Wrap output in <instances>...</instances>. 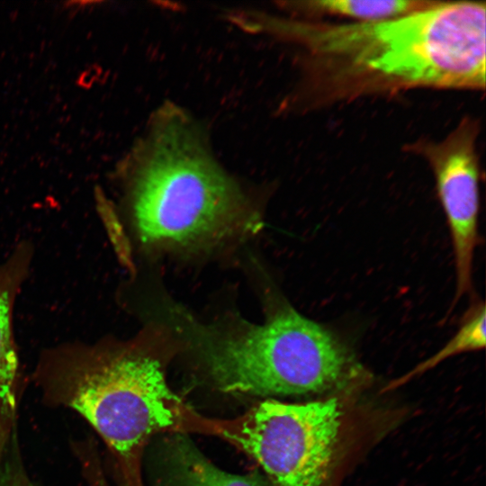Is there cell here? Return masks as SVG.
Instances as JSON below:
<instances>
[{"label":"cell","instance_id":"obj_1","mask_svg":"<svg viewBox=\"0 0 486 486\" xmlns=\"http://www.w3.org/2000/svg\"><path fill=\"white\" fill-rule=\"evenodd\" d=\"M140 241L158 249L216 245L256 230L258 216L195 125L161 111L120 166Z\"/></svg>","mask_w":486,"mask_h":486},{"label":"cell","instance_id":"obj_2","mask_svg":"<svg viewBox=\"0 0 486 486\" xmlns=\"http://www.w3.org/2000/svg\"><path fill=\"white\" fill-rule=\"evenodd\" d=\"M484 2H436L400 17L322 24L274 17L270 34L392 83L485 86Z\"/></svg>","mask_w":486,"mask_h":486},{"label":"cell","instance_id":"obj_3","mask_svg":"<svg viewBox=\"0 0 486 486\" xmlns=\"http://www.w3.org/2000/svg\"><path fill=\"white\" fill-rule=\"evenodd\" d=\"M199 367L220 392L252 396L323 392L358 371L335 332L284 306L263 325L204 324L183 308L170 318Z\"/></svg>","mask_w":486,"mask_h":486},{"label":"cell","instance_id":"obj_4","mask_svg":"<svg viewBox=\"0 0 486 486\" xmlns=\"http://www.w3.org/2000/svg\"><path fill=\"white\" fill-rule=\"evenodd\" d=\"M36 382L46 403L78 413L127 468L147 440L178 420L181 402L160 363L128 347L49 353Z\"/></svg>","mask_w":486,"mask_h":486},{"label":"cell","instance_id":"obj_5","mask_svg":"<svg viewBox=\"0 0 486 486\" xmlns=\"http://www.w3.org/2000/svg\"><path fill=\"white\" fill-rule=\"evenodd\" d=\"M337 399L291 404L266 400L224 435L261 465L277 486H321L338 442Z\"/></svg>","mask_w":486,"mask_h":486},{"label":"cell","instance_id":"obj_6","mask_svg":"<svg viewBox=\"0 0 486 486\" xmlns=\"http://www.w3.org/2000/svg\"><path fill=\"white\" fill-rule=\"evenodd\" d=\"M477 129L464 121L443 141L423 149L433 169L438 197L454 248L456 293L454 303L472 289V266L479 243V166Z\"/></svg>","mask_w":486,"mask_h":486},{"label":"cell","instance_id":"obj_7","mask_svg":"<svg viewBox=\"0 0 486 486\" xmlns=\"http://www.w3.org/2000/svg\"><path fill=\"white\" fill-rule=\"evenodd\" d=\"M158 446L162 486H277L257 472L240 475L220 469L183 434L165 437Z\"/></svg>","mask_w":486,"mask_h":486},{"label":"cell","instance_id":"obj_8","mask_svg":"<svg viewBox=\"0 0 486 486\" xmlns=\"http://www.w3.org/2000/svg\"><path fill=\"white\" fill-rule=\"evenodd\" d=\"M0 266V434L16 427L20 397L19 361L12 330L14 284L13 267Z\"/></svg>","mask_w":486,"mask_h":486},{"label":"cell","instance_id":"obj_9","mask_svg":"<svg viewBox=\"0 0 486 486\" xmlns=\"http://www.w3.org/2000/svg\"><path fill=\"white\" fill-rule=\"evenodd\" d=\"M435 3L418 0H317L290 2L285 6L296 12L337 14L359 22H377L418 12Z\"/></svg>","mask_w":486,"mask_h":486},{"label":"cell","instance_id":"obj_10","mask_svg":"<svg viewBox=\"0 0 486 486\" xmlns=\"http://www.w3.org/2000/svg\"><path fill=\"white\" fill-rule=\"evenodd\" d=\"M486 309L483 302L476 303L466 315L454 336L435 355L393 381L388 386L395 388L410 379L434 368L448 357L462 353L483 349L486 345Z\"/></svg>","mask_w":486,"mask_h":486},{"label":"cell","instance_id":"obj_11","mask_svg":"<svg viewBox=\"0 0 486 486\" xmlns=\"http://www.w3.org/2000/svg\"><path fill=\"white\" fill-rule=\"evenodd\" d=\"M18 446L16 429L0 442V486H38L28 474Z\"/></svg>","mask_w":486,"mask_h":486}]
</instances>
